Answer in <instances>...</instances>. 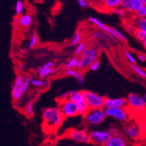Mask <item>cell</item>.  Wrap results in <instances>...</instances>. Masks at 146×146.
Returning a JSON list of instances; mask_svg holds the SVG:
<instances>
[{
	"mask_svg": "<svg viewBox=\"0 0 146 146\" xmlns=\"http://www.w3.org/2000/svg\"><path fill=\"white\" fill-rule=\"evenodd\" d=\"M88 1H89V0H77V2H78V5H79V4L83 3V2H88Z\"/></svg>",
	"mask_w": 146,
	"mask_h": 146,
	"instance_id": "cell-45",
	"label": "cell"
},
{
	"mask_svg": "<svg viewBox=\"0 0 146 146\" xmlns=\"http://www.w3.org/2000/svg\"><path fill=\"white\" fill-rule=\"evenodd\" d=\"M54 72V68H46V69H40V67L35 70V73L38 75V78L43 80L45 78L50 76Z\"/></svg>",
	"mask_w": 146,
	"mask_h": 146,
	"instance_id": "cell-18",
	"label": "cell"
},
{
	"mask_svg": "<svg viewBox=\"0 0 146 146\" xmlns=\"http://www.w3.org/2000/svg\"><path fill=\"white\" fill-rule=\"evenodd\" d=\"M69 100V92H64V93H62L57 97V101H58V102L65 101V100Z\"/></svg>",
	"mask_w": 146,
	"mask_h": 146,
	"instance_id": "cell-39",
	"label": "cell"
},
{
	"mask_svg": "<svg viewBox=\"0 0 146 146\" xmlns=\"http://www.w3.org/2000/svg\"><path fill=\"white\" fill-rule=\"evenodd\" d=\"M124 56L126 58V61L131 64H137V59L135 56L133 55L132 53L129 51V50H125L124 51Z\"/></svg>",
	"mask_w": 146,
	"mask_h": 146,
	"instance_id": "cell-28",
	"label": "cell"
},
{
	"mask_svg": "<svg viewBox=\"0 0 146 146\" xmlns=\"http://www.w3.org/2000/svg\"><path fill=\"white\" fill-rule=\"evenodd\" d=\"M43 126L49 129H56L63 123L64 117L60 111L58 107H50L45 108L42 113Z\"/></svg>",
	"mask_w": 146,
	"mask_h": 146,
	"instance_id": "cell-1",
	"label": "cell"
},
{
	"mask_svg": "<svg viewBox=\"0 0 146 146\" xmlns=\"http://www.w3.org/2000/svg\"><path fill=\"white\" fill-rule=\"evenodd\" d=\"M122 135L130 141L137 142L142 138L140 127L135 123H126L122 128Z\"/></svg>",
	"mask_w": 146,
	"mask_h": 146,
	"instance_id": "cell-8",
	"label": "cell"
},
{
	"mask_svg": "<svg viewBox=\"0 0 146 146\" xmlns=\"http://www.w3.org/2000/svg\"><path fill=\"white\" fill-rule=\"evenodd\" d=\"M104 146H130L129 140L120 132L115 135H112L111 138Z\"/></svg>",
	"mask_w": 146,
	"mask_h": 146,
	"instance_id": "cell-15",
	"label": "cell"
},
{
	"mask_svg": "<svg viewBox=\"0 0 146 146\" xmlns=\"http://www.w3.org/2000/svg\"><path fill=\"white\" fill-rule=\"evenodd\" d=\"M13 23L15 27L19 26V23H18V16H15L13 19Z\"/></svg>",
	"mask_w": 146,
	"mask_h": 146,
	"instance_id": "cell-44",
	"label": "cell"
},
{
	"mask_svg": "<svg viewBox=\"0 0 146 146\" xmlns=\"http://www.w3.org/2000/svg\"><path fill=\"white\" fill-rule=\"evenodd\" d=\"M108 131L111 133L112 135H117V134H119V133L121 132L120 130L118 129H117L116 127H110L109 129H108Z\"/></svg>",
	"mask_w": 146,
	"mask_h": 146,
	"instance_id": "cell-41",
	"label": "cell"
},
{
	"mask_svg": "<svg viewBox=\"0 0 146 146\" xmlns=\"http://www.w3.org/2000/svg\"><path fill=\"white\" fill-rule=\"evenodd\" d=\"M127 107L135 110H144L146 108V94L142 95L131 93L126 97Z\"/></svg>",
	"mask_w": 146,
	"mask_h": 146,
	"instance_id": "cell-10",
	"label": "cell"
},
{
	"mask_svg": "<svg viewBox=\"0 0 146 146\" xmlns=\"http://www.w3.org/2000/svg\"><path fill=\"white\" fill-rule=\"evenodd\" d=\"M75 78H76L78 83H79L80 86H83V85L85 83V81H86L84 73H83V72L81 71V70H80V72H79V73H78V75H77V77Z\"/></svg>",
	"mask_w": 146,
	"mask_h": 146,
	"instance_id": "cell-34",
	"label": "cell"
},
{
	"mask_svg": "<svg viewBox=\"0 0 146 146\" xmlns=\"http://www.w3.org/2000/svg\"><path fill=\"white\" fill-rule=\"evenodd\" d=\"M38 42H39V37L38 36L36 35H33L32 36H31V38H30L29 41V45L28 47L31 49L32 48H35L36 45H38Z\"/></svg>",
	"mask_w": 146,
	"mask_h": 146,
	"instance_id": "cell-31",
	"label": "cell"
},
{
	"mask_svg": "<svg viewBox=\"0 0 146 146\" xmlns=\"http://www.w3.org/2000/svg\"><path fill=\"white\" fill-rule=\"evenodd\" d=\"M106 118L104 108L89 110L83 115L85 123L88 126H99L105 121Z\"/></svg>",
	"mask_w": 146,
	"mask_h": 146,
	"instance_id": "cell-4",
	"label": "cell"
},
{
	"mask_svg": "<svg viewBox=\"0 0 146 146\" xmlns=\"http://www.w3.org/2000/svg\"><path fill=\"white\" fill-rule=\"evenodd\" d=\"M23 78H24V76L23 75L18 74L16 75L14 80L11 90V97L14 102H18L21 101L23 94H25L23 91Z\"/></svg>",
	"mask_w": 146,
	"mask_h": 146,
	"instance_id": "cell-12",
	"label": "cell"
},
{
	"mask_svg": "<svg viewBox=\"0 0 146 146\" xmlns=\"http://www.w3.org/2000/svg\"><path fill=\"white\" fill-rule=\"evenodd\" d=\"M136 15L137 18H146V5H144V6L137 13Z\"/></svg>",
	"mask_w": 146,
	"mask_h": 146,
	"instance_id": "cell-37",
	"label": "cell"
},
{
	"mask_svg": "<svg viewBox=\"0 0 146 146\" xmlns=\"http://www.w3.org/2000/svg\"><path fill=\"white\" fill-rule=\"evenodd\" d=\"M31 80L32 78L29 75H27L23 78V91L24 93H26L29 88L30 86H31Z\"/></svg>",
	"mask_w": 146,
	"mask_h": 146,
	"instance_id": "cell-32",
	"label": "cell"
},
{
	"mask_svg": "<svg viewBox=\"0 0 146 146\" xmlns=\"http://www.w3.org/2000/svg\"><path fill=\"white\" fill-rule=\"evenodd\" d=\"M50 86V81L48 80V79L45 78V79H43L42 80V88H47Z\"/></svg>",
	"mask_w": 146,
	"mask_h": 146,
	"instance_id": "cell-42",
	"label": "cell"
},
{
	"mask_svg": "<svg viewBox=\"0 0 146 146\" xmlns=\"http://www.w3.org/2000/svg\"><path fill=\"white\" fill-rule=\"evenodd\" d=\"M82 38H83V35H82V32L80 30H78L75 32L73 37L71 41V45L72 46H77L79 43H80L82 42Z\"/></svg>",
	"mask_w": 146,
	"mask_h": 146,
	"instance_id": "cell-25",
	"label": "cell"
},
{
	"mask_svg": "<svg viewBox=\"0 0 146 146\" xmlns=\"http://www.w3.org/2000/svg\"><path fill=\"white\" fill-rule=\"evenodd\" d=\"M63 1H67V0H63Z\"/></svg>",
	"mask_w": 146,
	"mask_h": 146,
	"instance_id": "cell-47",
	"label": "cell"
},
{
	"mask_svg": "<svg viewBox=\"0 0 146 146\" xmlns=\"http://www.w3.org/2000/svg\"><path fill=\"white\" fill-rule=\"evenodd\" d=\"M133 35H134V36L141 42L142 45H143V47H144V48L146 50V32L135 29V32H134Z\"/></svg>",
	"mask_w": 146,
	"mask_h": 146,
	"instance_id": "cell-22",
	"label": "cell"
},
{
	"mask_svg": "<svg viewBox=\"0 0 146 146\" xmlns=\"http://www.w3.org/2000/svg\"><path fill=\"white\" fill-rule=\"evenodd\" d=\"M25 9V6H24V3L21 0H18L15 3V12L16 16H20L22 14H23V11Z\"/></svg>",
	"mask_w": 146,
	"mask_h": 146,
	"instance_id": "cell-26",
	"label": "cell"
},
{
	"mask_svg": "<svg viewBox=\"0 0 146 146\" xmlns=\"http://www.w3.org/2000/svg\"><path fill=\"white\" fill-rule=\"evenodd\" d=\"M133 27L137 30L146 32V18H137L133 23Z\"/></svg>",
	"mask_w": 146,
	"mask_h": 146,
	"instance_id": "cell-20",
	"label": "cell"
},
{
	"mask_svg": "<svg viewBox=\"0 0 146 146\" xmlns=\"http://www.w3.org/2000/svg\"><path fill=\"white\" fill-rule=\"evenodd\" d=\"M17 68H18V70L20 72H23V70H24V68H25V66H24V65L23 64H19L18 65V66H17Z\"/></svg>",
	"mask_w": 146,
	"mask_h": 146,
	"instance_id": "cell-43",
	"label": "cell"
},
{
	"mask_svg": "<svg viewBox=\"0 0 146 146\" xmlns=\"http://www.w3.org/2000/svg\"><path fill=\"white\" fill-rule=\"evenodd\" d=\"M90 143L96 146H104L108 142L112 135L108 130L93 129L89 131Z\"/></svg>",
	"mask_w": 146,
	"mask_h": 146,
	"instance_id": "cell-6",
	"label": "cell"
},
{
	"mask_svg": "<svg viewBox=\"0 0 146 146\" xmlns=\"http://www.w3.org/2000/svg\"><path fill=\"white\" fill-rule=\"evenodd\" d=\"M86 101L88 104L89 110L104 108L105 97L96 92L91 91H86Z\"/></svg>",
	"mask_w": 146,
	"mask_h": 146,
	"instance_id": "cell-11",
	"label": "cell"
},
{
	"mask_svg": "<svg viewBox=\"0 0 146 146\" xmlns=\"http://www.w3.org/2000/svg\"><path fill=\"white\" fill-rule=\"evenodd\" d=\"M19 26L23 28H29L33 23V17L29 13H23L18 16Z\"/></svg>",
	"mask_w": 146,
	"mask_h": 146,
	"instance_id": "cell-16",
	"label": "cell"
},
{
	"mask_svg": "<svg viewBox=\"0 0 146 146\" xmlns=\"http://www.w3.org/2000/svg\"><path fill=\"white\" fill-rule=\"evenodd\" d=\"M121 0H104L102 4V10L112 12L114 9L120 7Z\"/></svg>",
	"mask_w": 146,
	"mask_h": 146,
	"instance_id": "cell-17",
	"label": "cell"
},
{
	"mask_svg": "<svg viewBox=\"0 0 146 146\" xmlns=\"http://www.w3.org/2000/svg\"><path fill=\"white\" fill-rule=\"evenodd\" d=\"M107 117H110L122 123H126L129 120V113L126 108H104Z\"/></svg>",
	"mask_w": 146,
	"mask_h": 146,
	"instance_id": "cell-7",
	"label": "cell"
},
{
	"mask_svg": "<svg viewBox=\"0 0 146 146\" xmlns=\"http://www.w3.org/2000/svg\"><path fill=\"white\" fill-rule=\"evenodd\" d=\"M86 91H71L69 92V99L75 102L80 108V115H84L89 110L86 101Z\"/></svg>",
	"mask_w": 146,
	"mask_h": 146,
	"instance_id": "cell-9",
	"label": "cell"
},
{
	"mask_svg": "<svg viewBox=\"0 0 146 146\" xmlns=\"http://www.w3.org/2000/svg\"><path fill=\"white\" fill-rule=\"evenodd\" d=\"M142 1H143L145 5H146V0H142Z\"/></svg>",
	"mask_w": 146,
	"mask_h": 146,
	"instance_id": "cell-46",
	"label": "cell"
},
{
	"mask_svg": "<svg viewBox=\"0 0 146 146\" xmlns=\"http://www.w3.org/2000/svg\"><path fill=\"white\" fill-rule=\"evenodd\" d=\"M100 61L99 59H97L90 65L89 67H88V70L92 72L97 71V70L100 69Z\"/></svg>",
	"mask_w": 146,
	"mask_h": 146,
	"instance_id": "cell-35",
	"label": "cell"
},
{
	"mask_svg": "<svg viewBox=\"0 0 146 146\" xmlns=\"http://www.w3.org/2000/svg\"><path fill=\"white\" fill-rule=\"evenodd\" d=\"M88 21L91 23H92V24H94L99 30L106 33L107 35H109L112 38L118 39L120 41L123 42H127L126 36L124 35H123V33H121L119 30L106 25L105 23H104L102 21L99 20L98 18H96V17H89L88 18Z\"/></svg>",
	"mask_w": 146,
	"mask_h": 146,
	"instance_id": "cell-3",
	"label": "cell"
},
{
	"mask_svg": "<svg viewBox=\"0 0 146 146\" xmlns=\"http://www.w3.org/2000/svg\"><path fill=\"white\" fill-rule=\"evenodd\" d=\"M130 69L132 70L138 76L141 77L142 78L146 79V70L144 69L141 68L140 66H139L137 64H131L130 65Z\"/></svg>",
	"mask_w": 146,
	"mask_h": 146,
	"instance_id": "cell-24",
	"label": "cell"
},
{
	"mask_svg": "<svg viewBox=\"0 0 146 146\" xmlns=\"http://www.w3.org/2000/svg\"><path fill=\"white\" fill-rule=\"evenodd\" d=\"M35 101L33 100H31V101L28 102L26 104L25 107L23 108V112H24V114L28 118H32L35 115Z\"/></svg>",
	"mask_w": 146,
	"mask_h": 146,
	"instance_id": "cell-19",
	"label": "cell"
},
{
	"mask_svg": "<svg viewBox=\"0 0 146 146\" xmlns=\"http://www.w3.org/2000/svg\"><path fill=\"white\" fill-rule=\"evenodd\" d=\"M80 70L78 69H66L64 71V75L66 77H73V78H76L77 75H78Z\"/></svg>",
	"mask_w": 146,
	"mask_h": 146,
	"instance_id": "cell-30",
	"label": "cell"
},
{
	"mask_svg": "<svg viewBox=\"0 0 146 146\" xmlns=\"http://www.w3.org/2000/svg\"><path fill=\"white\" fill-rule=\"evenodd\" d=\"M87 45L85 42H81L80 43L78 44L76 46L75 49V51H74V55L75 56H80L81 53H83V50H85V48H86Z\"/></svg>",
	"mask_w": 146,
	"mask_h": 146,
	"instance_id": "cell-29",
	"label": "cell"
},
{
	"mask_svg": "<svg viewBox=\"0 0 146 146\" xmlns=\"http://www.w3.org/2000/svg\"><path fill=\"white\" fill-rule=\"evenodd\" d=\"M127 102L126 100L123 97L118 98H110V97H105V103L104 108H126Z\"/></svg>",
	"mask_w": 146,
	"mask_h": 146,
	"instance_id": "cell-14",
	"label": "cell"
},
{
	"mask_svg": "<svg viewBox=\"0 0 146 146\" xmlns=\"http://www.w3.org/2000/svg\"><path fill=\"white\" fill-rule=\"evenodd\" d=\"M104 0H89L90 3L91 5H93L94 7H96L98 9L102 8V4Z\"/></svg>",
	"mask_w": 146,
	"mask_h": 146,
	"instance_id": "cell-36",
	"label": "cell"
},
{
	"mask_svg": "<svg viewBox=\"0 0 146 146\" xmlns=\"http://www.w3.org/2000/svg\"><path fill=\"white\" fill-rule=\"evenodd\" d=\"M133 0H121L120 7L126 13H132Z\"/></svg>",
	"mask_w": 146,
	"mask_h": 146,
	"instance_id": "cell-23",
	"label": "cell"
},
{
	"mask_svg": "<svg viewBox=\"0 0 146 146\" xmlns=\"http://www.w3.org/2000/svg\"><path fill=\"white\" fill-rule=\"evenodd\" d=\"M98 48H95V47L87 46L80 56H78L79 64L78 66V70H81V71L87 70L88 69L90 65L96 60L98 59Z\"/></svg>",
	"mask_w": 146,
	"mask_h": 146,
	"instance_id": "cell-2",
	"label": "cell"
},
{
	"mask_svg": "<svg viewBox=\"0 0 146 146\" xmlns=\"http://www.w3.org/2000/svg\"><path fill=\"white\" fill-rule=\"evenodd\" d=\"M78 64H79V58L78 56H73L68 60V62H66L64 65V70L66 69H78Z\"/></svg>",
	"mask_w": 146,
	"mask_h": 146,
	"instance_id": "cell-21",
	"label": "cell"
},
{
	"mask_svg": "<svg viewBox=\"0 0 146 146\" xmlns=\"http://www.w3.org/2000/svg\"><path fill=\"white\" fill-rule=\"evenodd\" d=\"M137 58L141 62H146V54L144 53H139L137 55Z\"/></svg>",
	"mask_w": 146,
	"mask_h": 146,
	"instance_id": "cell-40",
	"label": "cell"
},
{
	"mask_svg": "<svg viewBox=\"0 0 146 146\" xmlns=\"http://www.w3.org/2000/svg\"><path fill=\"white\" fill-rule=\"evenodd\" d=\"M111 13H112L115 14V15H118V16H119V17H123L125 15V14H126V12H125L123 10H122V9H121L120 7H117V8L114 9L113 10H112Z\"/></svg>",
	"mask_w": 146,
	"mask_h": 146,
	"instance_id": "cell-38",
	"label": "cell"
},
{
	"mask_svg": "<svg viewBox=\"0 0 146 146\" xmlns=\"http://www.w3.org/2000/svg\"><path fill=\"white\" fill-rule=\"evenodd\" d=\"M31 86L35 88H42V80L39 78H32Z\"/></svg>",
	"mask_w": 146,
	"mask_h": 146,
	"instance_id": "cell-33",
	"label": "cell"
},
{
	"mask_svg": "<svg viewBox=\"0 0 146 146\" xmlns=\"http://www.w3.org/2000/svg\"><path fill=\"white\" fill-rule=\"evenodd\" d=\"M58 103V108L60 111L65 118H73L80 115V108L79 105L75 102L70 99Z\"/></svg>",
	"mask_w": 146,
	"mask_h": 146,
	"instance_id": "cell-5",
	"label": "cell"
},
{
	"mask_svg": "<svg viewBox=\"0 0 146 146\" xmlns=\"http://www.w3.org/2000/svg\"><path fill=\"white\" fill-rule=\"evenodd\" d=\"M67 137L76 143L87 144L90 143L89 131L86 129H72L67 132Z\"/></svg>",
	"mask_w": 146,
	"mask_h": 146,
	"instance_id": "cell-13",
	"label": "cell"
},
{
	"mask_svg": "<svg viewBox=\"0 0 146 146\" xmlns=\"http://www.w3.org/2000/svg\"><path fill=\"white\" fill-rule=\"evenodd\" d=\"M145 4L142 0H133L132 2V13L136 14L142 7L144 6Z\"/></svg>",
	"mask_w": 146,
	"mask_h": 146,
	"instance_id": "cell-27",
	"label": "cell"
}]
</instances>
